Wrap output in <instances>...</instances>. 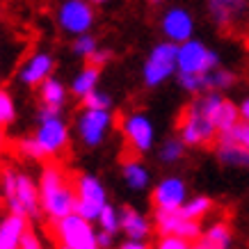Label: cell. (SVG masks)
<instances>
[{"label":"cell","instance_id":"6da1fadb","mask_svg":"<svg viewBox=\"0 0 249 249\" xmlns=\"http://www.w3.org/2000/svg\"><path fill=\"white\" fill-rule=\"evenodd\" d=\"M39 195L41 211L51 222H60L76 208V188H71L67 176L57 165H46L39 176Z\"/></svg>","mask_w":249,"mask_h":249},{"label":"cell","instance_id":"7a4b0ae2","mask_svg":"<svg viewBox=\"0 0 249 249\" xmlns=\"http://www.w3.org/2000/svg\"><path fill=\"white\" fill-rule=\"evenodd\" d=\"M178 69V44L174 41H160L158 46H153V51L149 53L146 62L142 69V78L146 87H158L172 78Z\"/></svg>","mask_w":249,"mask_h":249},{"label":"cell","instance_id":"3957f363","mask_svg":"<svg viewBox=\"0 0 249 249\" xmlns=\"http://www.w3.org/2000/svg\"><path fill=\"white\" fill-rule=\"evenodd\" d=\"M55 235L60 245L73 249H101L98 247V233L94 231L89 219H85L78 213H71L60 222H55Z\"/></svg>","mask_w":249,"mask_h":249},{"label":"cell","instance_id":"277c9868","mask_svg":"<svg viewBox=\"0 0 249 249\" xmlns=\"http://www.w3.org/2000/svg\"><path fill=\"white\" fill-rule=\"evenodd\" d=\"M178 128H181V140L185 142V146L211 144L217 137V128H215L213 119L196 103H190L188 106Z\"/></svg>","mask_w":249,"mask_h":249},{"label":"cell","instance_id":"5b68a950","mask_svg":"<svg viewBox=\"0 0 249 249\" xmlns=\"http://www.w3.org/2000/svg\"><path fill=\"white\" fill-rule=\"evenodd\" d=\"M219 57L215 51L196 39L178 44V73H211L217 69Z\"/></svg>","mask_w":249,"mask_h":249},{"label":"cell","instance_id":"8992f818","mask_svg":"<svg viewBox=\"0 0 249 249\" xmlns=\"http://www.w3.org/2000/svg\"><path fill=\"white\" fill-rule=\"evenodd\" d=\"M9 211L23 217H39L41 213V195H39V183H35L25 174H16V190L7 199Z\"/></svg>","mask_w":249,"mask_h":249},{"label":"cell","instance_id":"52a82bcc","mask_svg":"<svg viewBox=\"0 0 249 249\" xmlns=\"http://www.w3.org/2000/svg\"><path fill=\"white\" fill-rule=\"evenodd\" d=\"M156 227H158L160 235H178L183 240L196 242L201 240V227L199 219H190L181 213V208L176 211H158L156 208Z\"/></svg>","mask_w":249,"mask_h":249},{"label":"cell","instance_id":"ba28073f","mask_svg":"<svg viewBox=\"0 0 249 249\" xmlns=\"http://www.w3.org/2000/svg\"><path fill=\"white\" fill-rule=\"evenodd\" d=\"M35 140L39 142L41 151L46 153V158H48V156H57L60 151H64L69 144V126L64 124L62 114L41 117Z\"/></svg>","mask_w":249,"mask_h":249},{"label":"cell","instance_id":"9c48e42d","mask_svg":"<svg viewBox=\"0 0 249 249\" xmlns=\"http://www.w3.org/2000/svg\"><path fill=\"white\" fill-rule=\"evenodd\" d=\"M121 130L128 140V144L133 146L135 153H146L151 151L153 140H156V130H153L151 119L142 112H133L128 117L121 119Z\"/></svg>","mask_w":249,"mask_h":249},{"label":"cell","instance_id":"30bf717a","mask_svg":"<svg viewBox=\"0 0 249 249\" xmlns=\"http://www.w3.org/2000/svg\"><path fill=\"white\" fill-rule=\"evenodd\" d=\"M112 126V114L110 110H91L85 107L83 114L78 117V133L87 146H98L107 137V130Z\"/></svg>","mask_w":249,"mask_h":249},{"label":"cell","instance_id":"8fae6325","mask_svg":"<svg viewBox=\"0 0 249 249\" xmlns=\"http://www.w3.org/2000/svg\"><path fill=\"white\" fill-rule=\"evenodd\" d=\"M57 21L69 35H85L94 23V12L85 0H67L57 12Z\"/></svg>","mask_w":249,"mask_h":249},{"label":"cell","instance_id":"7c38bea8","mask_svg":"<svg viewBox=\"0 0 249 249\" xmlns=\"http://www.w3.org/2000/svg\"><path fill=\"white\" fill-rule=\"evenodd\" d=\"M188 201V188L178 176H169L160 181L153 190V204L158 211H176Z\"/></svg>","mask_w":249,"mask_h":249},{"label":"cell","instance_id":"4fadbf2b","mask_svg":"<svg viewBox=\"0 0 249 249\" xmlns=\"http://www.w3.org/2000/svg\"><path fill=\"white\" fill-rule=\"evenodd\" d=\"M160 25H162L165 37L174 44H183V41L192 39V32H195V21H192L190 12H185L183 7L167 9Z\"/></svg>","mask_w":249,"mask_h":249},{"label":"cell","instance_id":"5bb4252c","mask_svg":"<svg viewBox=\"0 0 249 249\" xmlns=\"http://www.w3.org/2000/svg\"><path fill=\"white\" fill-rule=\"evenodd\" d=\"M55 62L48 53H35L30 60L25 62L18 71V80L28 87H35V85H41L46 78H51V71H53Z\"/></svg>","mask_w":249,"mask_h":249},{"label":"cell","instance_id":"9a60e30c","mask_svg":"<svg viewBox=\"0 0 249 249\" xmlns=\"http://www.w3.org/2000/svg\"><path fill=\"white\" fill-rule=\"evenodd\" d=\"M25 231H28V217L9 213L0 222V249H18Z\"/></svg>","mask_w":249,"mask_h":249},{"label":"cell","instance_id":"2e32d148","mask_svg":"<svg viewBox=\"0 0 249 249\" xmlns=\"http://www.w3.org/2000/svg\"><path fill=\"white\" fill-rule=\"evenodd\" d=\"M217 158L231 167H249V151L229 133H217Z\"/></svg>","mask_w":249,"mask_h":249},{"label":"cell","instance_id":"e0dca14e","mask_svg":"<svg viewBox=\"0 0 249 249\" xmlns=\"http://www.w3.org/2000/svg\"><path fill=\"white\" fill-rule=\"evenodd\" d=\"M208 9L219 28H229L245 12V0H208Z\"/></svg>","mask_w":249,"mask_h":249},{"label":"cell","instance_id":"ac0fdd59","mask_svg":"<svg viewBox=\"0 0 249 249\" xmlns=\"http://www.w3.org/2000/svg\"><path fill=\"white\" fill-rule=\"evenodd\" d=\"M76 196L83 199V201H89V204L96 206H106L107 204V195L103 183L98 181L94 174H80L76 178Z\"/></svg>","mask_w":249,"mask_h":249},{"label":"cell","instance_id":"d6986e66","mask_svg":"<svg viewBox=\"0 0 249 249\" xmlns=\"http://www.w3.org/2000/svg\"><path fill=\"white\" fill-rule=\"evenodd\" d=\"M121 231L130 240H144L149 235V231H151V227H149V219L144 217L140 211L121 208Z\"/></svg>","mask_w":249,"mask_h":249},{"label":"cell","instance_id":"ffe728a7","mask_svg":"<svg viewBox=\"0 0 249 249\" xmlns=\"http://www.w3.org/2000/svg\"><path fill=\"white\" fill-rule=\"evenodd\" d=\"M213 124H215V128H217V133H227V130H231L240 121V107L233 106L229 98L222 96V101H219L217 106H215V110H213L211 114Z\"/></svg>","mask_w":249,"mask_h":249},{"label":"cell","instance_id":"44dd1931","mask_svg":"<svg viewBox=\"0 0 249 249\" xmlns=\"http://www.w3.org/2000/svg\"><path fill=\"white\" fill-rule=\"evenodd\" d=\"M124 181L128 185L133 192H142L146 185H149V172H146V167L142 162H137V160H128L126 165H124Z\"/></svg>","mask_w":249,"mask_h":249},{"label":"cell","instance_id":"7402d4cb","mask_svg":"<svg viewBox=\"0 0 249 249\" xmlns=\"http://www.w3.org/2000/svg\"><path fill=\"white\" fill-rule=\"evenodd\" d=\"M39 94H41V101L44 106H64L67 101V87L57 80V78H46L44 83L39 85Z\"/></svg>","mask_w":249,"mask_h":249},{"label":"cell","instance_id":"603a6c76","mask_svg":"<svg viewBox=\"0 0 249 249\" xmlns=\"http://www.w3.org/2000/svg\"><path fill=\"white\" fill-rule=\"evenodd\" d=\"M98 71L101 69L94 67V64H87V67L73 78V83H71V91L76 94V96H87L89 91L96 89V83H98Z\"/></svg>","mask_w":249,"mask_h":249},{"label":"cell","instance_id":"cb8c5ba5","mask_svg":"<svg viewBox=\"0 0 249 249\" xmlns=\"http://www.w3.org/2000/svg\"><path fill=\"white\" fill-rule=\"evenodd\" d=\"M201 240L206 245H211L213 249H229L231 247V229L224 222H217L213 227L206 229V233L201 235Z\"/></svg>","mask_w":249,"mask_h":249},{"label":"cell","instance_id":"d4e9b609","mask_svg":"<svg viewBox=\"0 0 249 249\" xmlns=\"http://www.w3.org/2000/svg\"><path fill=\"white\" fill-rule=\"evenodd\" d=\"M178 85L190 94H201L211 89V73H178Z\"/></svg>","mask_w":249,"mask_h":249},{"label":"cell","instance_id":"484cf974","mask_svg":"<svg viewBox=\"0 0 249 249\" xmlns=\"http://www.w3.org/2000/svg\"><path fill=\"white\" fill-rule=\"evenodd\" d=\"M211 208H213V201L208 196H195V199H188L181 206V213L190 219H201L211 213Z\"/></svg>","mask_w":249,"mask_h":249},{"label":"cell","instance_id":"4316f807","mask_svg":"<svg viewBox=\"0 0 249 249\" xmlns=\"http://www.w3.org/2000/svg\"><path fill=\"white\" fill-rule=\"evenodd\" d=\"M98 227L103 229V231H107V233H117L121 229V211H117L114 206L106 204L103 206V211H101V215H98Z\"/></svg>","mask_w":249,"mask_h":249},{"label":"cell","instance_id":"83f0119b","mask_svg":"<svg viewBox=\"0 0 249 249\" xmlns=\"http://www.w3.org/2000/svg\"><path fill=\"white\" fill-rule=\"evenodd\" d=\"M16 117V107H14V98L9 96L7 89H0V128L9 126Z\"/></svg>","mask_w":249,"mask_h":249},{"label":"cell","instance_id":"f1b7e54d","mask_svg":"<svg viewBox=\"0 0 249 249\" xmlns=\"http://www.w3.org/2000/svg\"><path fill=\"white\" fill-rule=\"evenodd\" d=\"M183 151H185V142L183 140H167L160 149V160L162 162H176V160L183 158Z\"/></svg>","mask_w":249,"mask_h":249},{"label":"cell","instance_id":"f546056e","mask_svg":"<svg viewBox=\"0 0 249 249\" xmlns=\"http://www.w3.org/2000/svg\"><path fill=\"white\" fill-rule=\"evenodd\" d=\"M233 83H235V76L231 71H227V69H213L211 71V89L215 91L229 89Z\"/></svg>","mask_w":249,"mask_h":249},{"label":"cell","instance_id":"4dcf8cb0","mask_svg":"<svg viewBox=\"0 0 249 249\" xmlns=\"http://www.w3.org/2000/svg\"><path fill=\"white\" fill-rule=\"evenodd\" d=\"M110 106H112V101H110V96H107L106 91H89L87 96H83V107H91V110H110Z\"/></svg>","mask_w":249,"mask_h":249},{"label":"cell","instance_id":"1f68e13d","mask_svg":"<svg viewBox=\"0 0 249 249\" xmlns=\"http://www.w3.org/2000/svg\"><path fill=\"white\" fill-rule=\"evenodd\" d=\"M18 151L30 160H44L46 158V153L41 151V146H39V142L35 137H23L21 142H18Z\"/></svg>","mask_w":249,"mask_h":249},{"label":"cell","instance_id":"d6a6232c","mask_svg":"<svg viewBox=\"0 0 249 249\" xmlns=\"http://www.w3.org/2000/svg\"><path fill=\"white\" fill-rule=\"evenodd\" d=\"M98 46H96V39L91 37V35H78V39L73 41V53L80 55V57H89L94 51H96Z\"/></svg>","mask_w":249,"mask_h":249},{"label":"cell","instance_id":"836d02e7","mask_svg":"<svg viewBox=\"0 0 249 249\" xmlns=\"http://www.w3.org/2000/svg\"><path fill=\"white\" fill-rule=\"evenodd\" d=\"M101 211H103V206L89 204V201H83V199H78V196H76V208H73V213L83 215L85 219H89V222H96L98 215H101Z\"/></svg>","mask_w":249,"mask_h":249},{"label":"cell","instance_id":"e575fe53","mask_svg":"<svg viewBox=\"0 0 249 249\" xmlns=\"http://www.w3.org/2000/svg\"><path fill=\"white\" fill-rule=\"evenodd\" d=\"M227 133H229L231 137H233L235 142L242 144V146H245V149L249 151V124H247V121H238L233 128L227 130Z\"/></svg>","mask_w":249,"mask_h":249},{"label":"cell","instance_id":"d590c367","mask_svg":"<svg viewBox=\"0 0 249 249\" xmlns=\"http://www.w3.org/2000/svg\"><path fill=\"white\" fill-rule=\"evenodd\" d=\"M156 249H192V242L183 240L178 235H162V240L158 242Z\"/></svg>","mask_w":249,"mask_h":249},{"label":"cell","instance_id":"8d00e7d4","mask_svg":"<svg viewBox=\"0 0 249 249\" xmlns=\"http://www.w3.org/2000/svg\"><path fill=\"white\" fill-rule=\"evenodd\" d=\"M14 190H16V174L12 169H5L2 172V196L9 199V196L14 195Z\"/></svg>","mask_w":249,"mask_h":249},{"label":"cell","instance_id":"74e56055","mask_svg":"<svg viewBox=\"0 0 249 249\" xmlns=\"http://www.w3.org/2000/svg\"><path fill=\"white\" fill-rule=\"evenodd\" d=\"M18 249H44L41 247V240H39V235L35 233V231H25V235H23L21 245H18Z\"/></svg>","mask_w":249,"mask_h":249},{"label":"cell","instance_id":"f35d334b","mask_svg":"<svg viewBox=\"0 0 249 249\" xmlns=\"http://www.w3.org/2000/svg\"><path fill=\"white\" fill-rule=\"evenodd\" d=\"M110 60V53H107V51H94V53L89 55V57H87V62H89V64H94V67H103V64H106V62Z\"/></svg>","mask_w":249,"mask_h":249},{"label":"cell","instance_id":"ab89813d","mask_svg":"<svg viewBox=\"0 0 249 249\" xmlns=\"http://www.w3.org/2000/svg\"><path fill=\"white\" fill-rule=\"evenodd\" d=\"M98 247L101 249H110L112 247V233H107L101 229V233H98Z\"/></svg>","mask_w":249,"mask_h":249},{"label":"cell","instance_id":"60d3db41","mask_svg":"<svg viewBox=\"0 0 249 249\" xmlns=\"http://www.w3.org/2000/svg\"><path fill=\"white\" fill-rule=\"evenodd\" d=\"M119 249H149V247H146V242L144 240H130L128 238L124 245H119Z\"/></svg>","mask_w":249,"mask_h":249},{"label":"cell","instance_id":"b9f144b4","mask_svg":"<svg viewBox=\"0 0 249 249\" xmlns=\"http://www.w3.org/2000/svg\"><path fill=\"white\" fill-rule=\"evenodd\" d=\"M238 107H240V119L249 124V98H245V101H242Z\"/></svg>","mask_w":249,"mask_h":249},{"label":"cell","instance_id":"7bdbcfd3","mask_svg":"<svg viewBox=\"0 0 249 249\" xmlns=\"http://www.w3.org/2000/svg\"><path fill=\"white\" fill-rule=\"evenodd\" d=\"M192 249H213V247H211V245H206L204 240H196L195 245H192Z\"/></svg>","mask_w":249,"mask_h":249},{"label":"cell","instance_id":"ee69618b","mask_svg":"<svg viewBox=\"0 0 249 249\" xmlns=\"http://www.w3.org/2000/svg\"><path fill=\"white\" fill-rule=\"evenodd\" d=\"M2 146H5V133H2V128H0V151H2Z\"/></svg>","mask_w":249,"mask_h":249},{"label":"cell","instance_id":"f6af8a7d","mask_svg":"<svg viewBox=\"0 0 249 249\" xmlns=\"http://www.w3.org/2000/svg\"><path fill=\"white\" fill-rule=\"evenodd\" d=\"M149 2H151V5H160V2H162V0H149Z\"/></svg>","mask_w":249,"mask_h":249},{"label":"cell","instance_id":"bcb514c9","mask_svg":"<svg viewBox=\"0 0 249 249\" xmlns=\"http://www.w3.org/2000/svg\"><path fill=\"white\" fill-rule=\"evenodd\" d=\"M60 249H73V247H67V245H60Z\"/></svg>","mask_w":249,"mask_h":249},{"label":"cell","instance_id":"7dc6e473","mask_svg":"<svg viewBox=\"0 0 249 249\" xmlns=\"http://www.w3.org/2000/svg\"><path fill=\"white\" fill-rule=\"evenodd\" d=\"M91 2H106V0H91Z\"/></svg>","mask_w":249,"mask_h":249}]
</instances>
